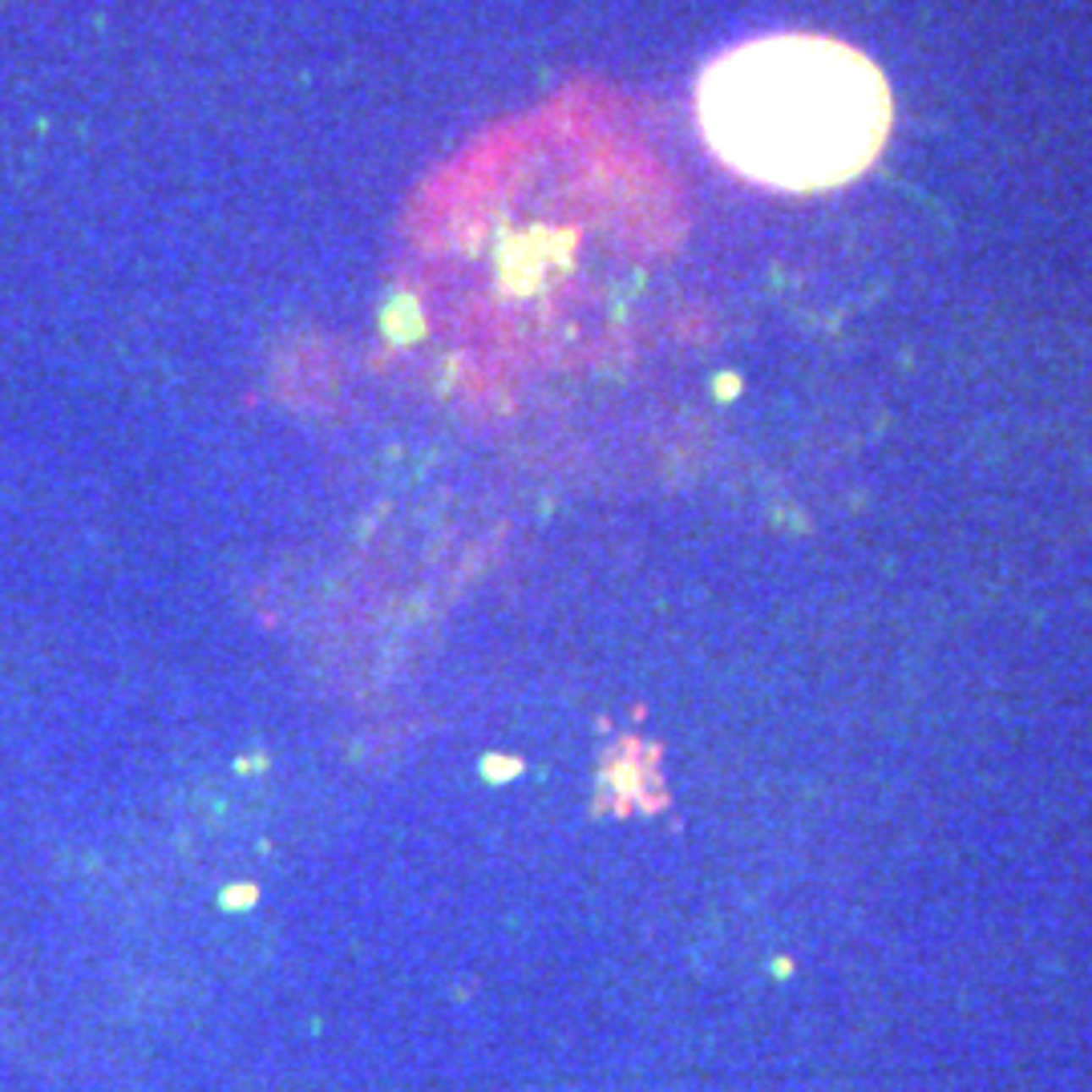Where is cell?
<instances>
[{
	"mask_svg": "<svg viewBox=\"0 0 1092 1092\" xmlns=\"http://www.w3.org/2000/svg\"><path fill=\"white\" fill-rule=\"evenodd\" d=\"M704 142L749 183L830 190L853 183L890 134V85L866 53L833 37L744 41L700 74Z\"/></svg>",
	"mask_w": 1092,
	"mask_h": 1092,
	"instance_id": "obj_1",
	"label": "cell"
}]
</instances>
